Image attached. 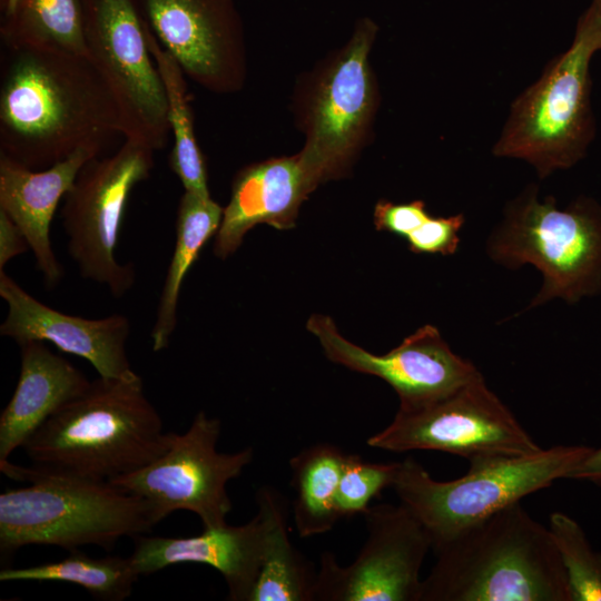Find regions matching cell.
I'll return each instance as SVG.
<instances>
[{
    "mask_svg": "<svg viewBox=\"0 0 601 601\" xmlns=\"http://www.w3.org/2000/svg\"><path fill=\"white\" fill-rule=\"evenodd\" d=\"M124 138L117 104L87 55L39 46H3L0 155L33 170L81 147L104 151Z\"/></svg>",
    "mask_w": 601,
    "mask_h": 601,
    "instance_id": "1",
    "label": "cell"
},
{
    "mask_svg": "<svg viewBox=\"0 0 601 601\" xmlns=\"http://www.w3.org/2000/svg\"><path fill=\"white\" fill-rule=\"evenodd\" d=\"M170 436L145 394L142 378L132 371L91 381L22 449L39 473L110 481L152 462Z\"/></svg>",
    "mask_w": 601,
    "mask_h": 601,
    "instance_id": "2",
    "label": "cell"
},
{
    "mask_svg": "<svg viewBox=\"0 0 601 601\" xmlns=\"http://www.w3.org/2000/svg\"><path fill=\"white\" fill-rule=\"evenodd\" d=\"M420 601H572L548 526L514 503L434 546Z\"/></svg>",
    "mask_w": 601,
    "mask_h": 601,
    "instance_id": "3",
    "label": "cell"
},
{
    "mask_svg": "<svg viewBox=\"0 0 601 601\" xmlns=\"http://www.w3.org/2000/svg\"><path fill=\"white\" fill-rule=\"evenodd\" d=\"M378 30L359 18L343 46L296 79L290 111L304 136L297 155L316 188L348 177L374 139L382 97L371 53Z\"/></svg>",
    "mask_w": 601,
    "mask_h": 601,
    "instance_id": "4",
    "label": "cell"
},
{
    "mask_svg": "<svg viewBox=\"0 0 601 601\" xmlns=\"http://www.w3.org/2000/svg\"><path fill=\"white\" fill-rule=\"evenodd\" d=\"M9 477L30 485L0 495L2 562L26 545L111 550L120 539H136L158 524L146 500L109 481L45 474L19 465Z\"/></svg>",
    "mask_w": 601,
    "mask_h": 601,
    "instance_id": "5",
    "label": "cell"
},
{
    "mask_svg": "<svg viewBox=\"0 0 601 601\" xmlns=\"http://www.w3.org/2000/svg\"><path fill=\"white\" fill-rule=\"evenodd\" d=\"M601 50V26L589 6L571 46L513 101L493 146L496 157L522 159L541 179L580 161L594 139L590 65Z\"/></svg>",
    "mask_w": 601,
    "mask_h": 601,
    "instance_id": "6",
    "label": "cell"
},
{
    "mask_svg": "<svg viewBox=\"0 0 601 601\" xmlns=\"http://www.w3.org/2000/svg\"><path fill=\"white\" fill-rule=\"evenodd\" d=\"M591 451L585 445H555L526 455L471 462L463 476L450 481L433 479L407 457L400 462L392 487L422 522L433 549L526 495L568 479Z\"/></svg>",
    "mask_w": 601,
    "mask_h": 601,
    "instance_id": "7",
    "label": "cell"
},
{
    "mask_svg": "<svg viewBox=\"0 0 601 601\" xmlns=\"http://www.w3.org/2000/svg\"><path fill=\"white\" fill-rule=\"evenodd\" d=\"M489 255L499 264L535 266L543 285L529 307L561 297L569 303L601 288V206L585 197L558 208L553 196L539 199L529 186L509 203L492 235Z\"/></svg>",
    "mask_w": 601,
    "mask_h": 601,
    "instance_id": "8",
    "label": "cell"
},
{
    "mask_svg": "<svg viewBox=\"0 0 601 601\" xmlns=\"http://www.w3.org/2000/svg\"><path fill=\"white\" fill-rule=\"evenodd\" d=\"M155 150L125 138L109 156L89 159L63 198L61 219L67 249L80 275L108 288L115 297L135 284L131 264L116 258L122 219L134 188L155 166Z\"/></svg>",
    "mask_w": 601,
    "mask_h": 601,
    "instance_id": "9",
    "label": "cell"
},
{
    "mask_svg": "<svg viewBox=\"0 0 601 601\" xmlns=\"http://www.w3.org/2000/svg\"><path fill=\"white\" fill-rule=\"evenodd\" d=\"M367 445L398 453L440 451L470 463L542 449L482 374L433 402L398 408L386 427L368 437Z\"/></svg>",
    "mask_w": 601,
    "mask_h": 601,
    "instance_id": "10",
    "label": "cell"
},
{
    "mask_svg": "<svg viewBox=\"0 0 601 601\" xmlns=\"http://www.w3.org/2000/svg\"><path fill=\"white\" fill-rule=\"evenodd\" d=\"M80 2L87 53L117 104L124 139L164 149L170 135L167 97L136 0Z\"/></svg>",
    "mask_w": 601,
    "mask_h": 601,
    "instance_id": "11",
    "label": "cell"
},
{
    "mask_svg": "<svg viewBox=\"0 0 601 601\" xmlns=\"http://www.w3.org/2000/svg\"><path fill=\"white\" fill-rule=\"evenodd\" d=\"M220 431L219 418L199 411L185 433H171L157 459L109 482L146 500L158 523L186 510L199 518L203 529L225 525L233 509L227 484L250 464L254 451L218 452Z\"/></svg>",
    "mask_w": 601,
    "mask_h": 601,
    "instance_id": "12",
    "label": "cell"
},
{
    "mask_svg": "<svg viewBox=\"0 0 601 601\" xmlns=\"http://www.w3.org/2000/svg\"><path fill=\"white\" fill-rule=\"evenodd\" d=\"M363 515L367 538L351 564L322 553L314 600L420 601L421 568L432 550L428 532L403 503L375 504Z\"/></svg>",
    "mask_w": 601,
    "mask_h": 601,
    "instance_id": "13",
    "label": "cell"
},
{
    "mask_svg": "<svg viewBox=\"0 0 601 601\" xmlns=\"http://www.w3.org/2000/svg\"><path fill=\"white\" fill-rule=\"evenodd\" d=\"M161 47L187 78L216 95L246 85L248 56L235 0H136Z\"/></svg>",
    "mask_w": 601,
    "mask_h": 601,
    "instance_id": "14",
    "label": "cell"
},
{
    "mask_svg": "<svg viewBox=\"0 0 601 601\" xmlns=\"http://www.w3.org/2000/svg\"><path fill=\"white\" fill-rule=\"evenodd\" d=\"M307 329L318 338L332 362L390 384L400 398L398 408L433 402L481 375L472 362L450 348L432 325L420 327L383 355L346 339L328 316L312 315Z\"/></svg>",
    "mask_w": 601,
    "mask_h": 601,
    "instance_id": "15",
    "label": "cell"
},
{
    "mask_svg": "<svg viewBox=\"0 0 601 601\" xmlns=\"http://www.w3.org/2000/svg\"><path fill=\"white\" fill-rule=\"evenodd\" d=\"M0 296L8 305L0 334L19 346L49 342L88 361L101 377H122L134 371L126 351L131 329L127 316L86 318L62 313L33 297L6 272H0Z\"/></svg>",
    "mask_w": 601,
    "mask_h": 601,
    "instance_id": "16",
    "label": "cell"
},
{
    "mask_svg": "<svg viewBox=\"0 0 601 601\" xmlns=\"http://www.w3.org/2000/svg\"><path fill=\"white\" fill-rule=\"evenodd\" d=\"M256 515L243 525L226 523L188 538L137 536L129 556L135 571L140 577L176 564H206L223 575L228 600L249 601L269 528L266 502L256 494Z\"/></svg>",
    "mask_w": 601,
    "mask_h": 601,
    "instance_id": "17",
    "label": "cell"
},
{
    "mask_svg": "<svg viewBox=\"0 0 601 601\" xmlns=\"http://www.w3.org/2000/svg\"><path fill=\"white\" fill-rule=\"evenodd\" d=\"M315 189L297 154L244 166L233 179L230 198L215 235L214 254L221 259L229 257L259 224L293 228L300 206Z\"/></svg>",
    "mask_w": 601,
    "mask_h": 601,
    "instance_id": "18",
    "label": "cell"
},
{
    "mask_svg": "<svg viewBox=\"0 0 601 601\" xmlns=\"http://www.w3.org/2000/svg\"><path fill=\"white\" fill-rule=\"evenodd\" d=\"M96 147H81L66 159L40 170L0 155V210L26 236L46 285L55 287L63 268L52 248L50 229L57 207L72 187L81 167L101 156Z\"/></svg>",
    "mask_w": 601,
    "mask_h": 601,
    "instance_id": "19",
    "label": "cell"
},
{
    "mask_svg": "<svg viewBox=\"0 0 601 601\" xmlns=\"http://www.w3.org/2000/svg\"><path fill=\"white\" fill-rule=\"evenodd\" d=\"M90 380L45 342L20 345V373L14 392L0 415V471L13 465L9 456L23 447L60 407L83 393Z\"/></svg>",
    "mask_w": 601,
    "mask_h": 601,
    "instance_id": "20",
    "label": "cell"
},
{
    "mask_svg": "<svg viewBox=\"0 0 601 601\" xmlns=\"http://www.w3.org/2000/svg\"><path fill=\"white\" fill-rule=\"evenodd\" d=\"M223 214L224 208L211 196L184 190L177 209L174 253L150 333L154 352L168 347L177 326V306L185 277L205 244L217 234Z\"/></svg>",
    "mask_w": 601,
    "mask_h": 601,
    "instance_id": "21",
    "label": "cell"
},
{
    "mask_svg": "<svg viewBox=\"0 0 601 601\" xmlns=\"http://www.w3.org/2000/svg\"><path fill=\"white\" fill-rule=\"evenodd\" d=\"M256 494L268 506L269 528L249 601H314L317 572L288 538L285 497L270 486L260 487Z\"/></svg>",
    "mask_w": 601,
    "mask_h": 601,
    "instance_id": "22",
    "label": "cell"
},
{
    "mask_svg": "<svg viewBox=\"0 0 601 601\" xmlns=\"http://www.w3.org/2000/svg\"><path fill=\"white\" fill-rule=\"evenodd\" d=\"M345 455L334 444L316 443L289 460L294 522L300 538L324 534L339 520L336 495Z\"/></svg>",
    "mask_w": 601,
    "mask_h": 601,
    "instance_id": "23",
    "label": "cell"
},
{
    "mask_svg": "<svg viewBox=\"0 0 601 601\" xmlns=\"http://www.w3.org/2000/svg\"><path fill=\"white\" fill-rule=\"evenodd\" d=\"M3 46H39L87 55L80 0H1Z\"/></svg>",
    "mask_w": 601,
    "mask_h": 601,
    "instance_id": "24",
    "label": "cell"
},
{
    "mask_svg": "<svg viewBox=\"0 0 601 601\" xmlns=\"http://www.w3.org/2000/svg\"><path fill=\"white\" fill-rule=\"evenodd\" d=\"M149 49L160 72L168 104V121L174 145L169 156L173 173L184 190L210 196L205 157L197 142L186 75L161 47L148 26Z\"/></svg>",
    "mask_w": 601,
    "mask_h": 601,
    "instance_id": "25",
    "label": "cell"
},
{
    "mask_svg": "<svg viewBox=\"0 0 601 601\" xmlns=\"http://www.w3.org/2000/svg\"><path fill=\"white\" fill-rule=\"evenodd\" d=\"M138 578L129 556L91 558L78 549L69 551L66 558L55 562L28 568L7 566L0 571L1 582L71 583L102 601H122L129 598Z\"/></svg>",
    "mask_w": 601,
    "mask_h": 601,
    "instance_id": "26",
    "label": "cell"
},
{
    "mask_svg": "<svg viewBox=\"0 0 601 601\" xmlns=\"http://www.w3.org/2000/svg\"><path fill=\"white\" fill-rule=\"evenodd\" d=\"M559 551L572 601H601V553L593 550L581 525L553 512L548 525Z\"/></svg>",
    "mask_w": 601,
    "mask_h": 601,
    "instance_id": "27",
    "label": "cell"
},
{
    "mask_svg": "<svg viewBox=\"0 0 601 601\" xmlns=\"http://www.w3.org/2000/svg\"><path fill=\"white\" fill-rule=\"evenodd\" d=\"M398 469L400 462L374 463L346 453L336 495L339 519L364 514L373 499L393 486Z\"/></svg>",
    "mask_w": 601,
    "mask_h": 601,
    "instance_id": "28",
    "label": "cell"
},
{
    "mask_svg": "<svg viewBox=\"0 0 601 601\" xmlns=\"http://www.w3.org/2000/svg\"><path fill=\"white\" fill-rule=\"evenodd\" d=\"M465 221L463 214L449 217L430 216L405 239L410 250L416 254L452 255L459 246V231Z\"/></svg>",
    "mask_w": 601,
    "mask_h": 601,
    "instance_id": "29",
    "label": "cell"
},
{
    "mask_svg": "<svg viewBox=\"0 0 601 601\" xmlns=\"http://www.w3.org/2000/svg\"><path fill=\"white\" fill-rule=\"evenodd\" d=\"M430 213L423 200L395 204L381 199L374 208V225L377 230L388 231L406 238L417 229L428 217Z\"/></svg>",
    "mask_w": 601,
    "mask_h": 601,
    "instance_id": "30",
    "label": "cell"
},
{
    "mask_svg": "<svg viewBox=\"0 0 601 601\" xmlns=\"http://www.w3.org/2000/svg\"><path fill=\"white\" fill-rule=\"evenodd\" d=\"M30 249L21 229L11 218L0 210V272L12 258Z\"/></svg>",
    "mask_w": 601,
    "mask_h": 601,
    "instance_id": "31",
    "label": "cell"
},
{
    "mask_svg": "<svg viewBox=\"0 0 601 601\" xmlns=\"http://www.w3.org/2000/svg\"><path fill=\"white\" fill-rule=\"evenodd\" d=\"M568 479L601 484V447L592 449L588 456L570 473Z\"/></svg>",
    "mask_w": 601,
    "mask_h": 601,
    "instance_id": "32",
    "label": "cell"
},
{
    "mask_svg": "<svg viewBox=\"0 0 601 601\" xmlns=\"http://www.w3.org/2000/svg\"><path fill=\"white\" fill-rule=\"evenodd\" d=\"M590 7L595 12V14H597V17L599 19L600 26H601V0H592Z\"/></svg>",
    "mask_w": 601,
    "mask_h": 601,
    "instance_id": "33",
    "label": "cell"
}]
</instances>
